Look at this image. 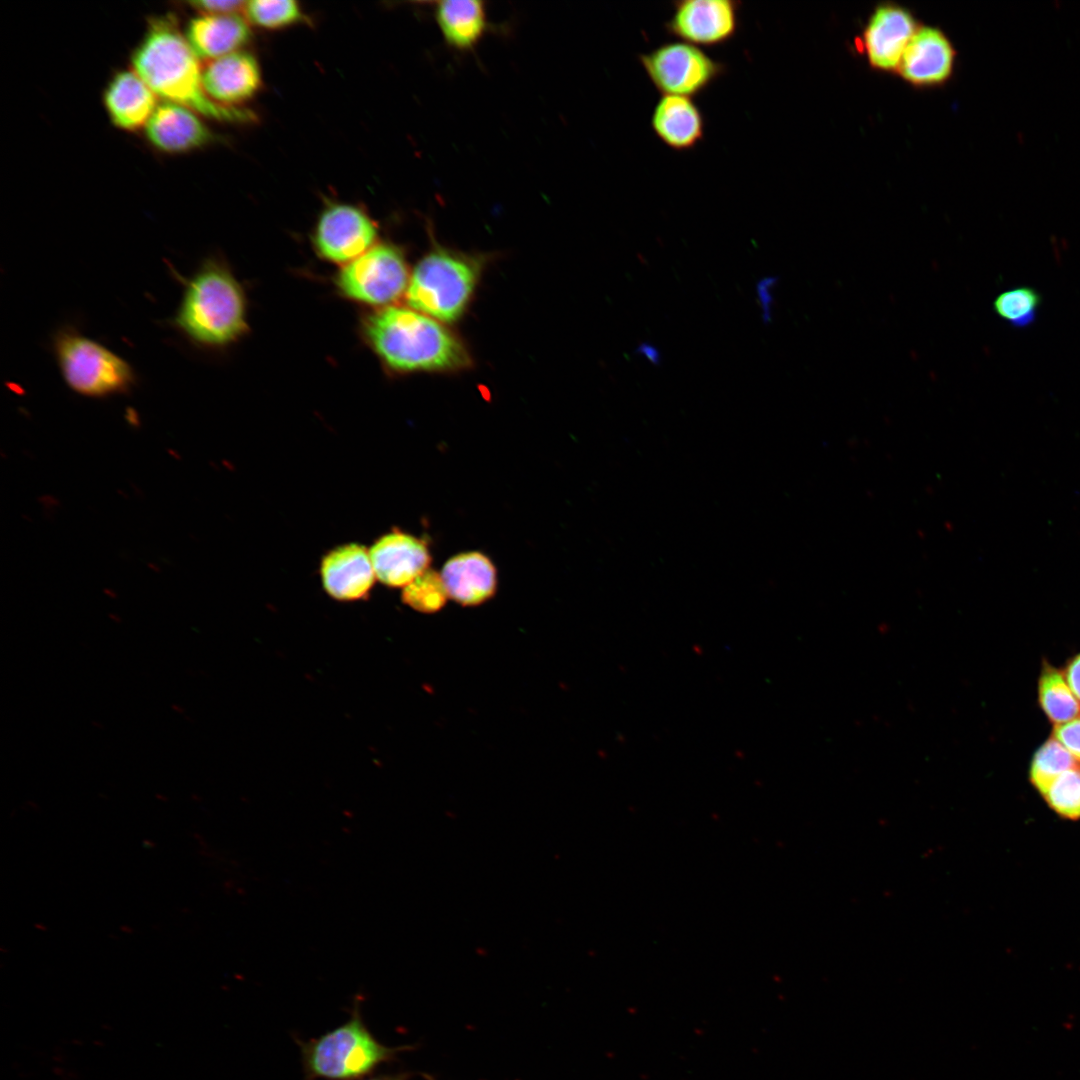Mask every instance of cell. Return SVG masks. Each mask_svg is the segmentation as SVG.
<instances>
[{
    "instance_id": "obj_23",
    "label": "cell",
    "mask_w": 1080,
    "mask_h": 1080,
    "mask_svg": "<svg viewBox=\"0 0 1080 1080\" xmlns=\"http://www.w3.org/2000/svg\"><path fill=\"white\" fill-rule=\"evenodd\" d=\"M1076 767H1079L1078 761L1059 741L1051 738L1036 751L1030 778L1033 785L1044 795L1060 774Z\"/></svg>"
},
{
    "instance_id": "obj_26",
    "label": "cell",
    "mask_w": 1080,
    "mask_h": 1080,
    "mask_svg": "<svg viewBox=\"0 0 1080 1080\" xmlns=\"http://www.w3.org/2000/svg\"><path fill=\"white\" fill-rule=\"evenodd\" d=\"M243 12L249 23L266 29L288 27L303 17L299 4L293 0L246 1Z\"/></svg>"
},
{
    "instance_id": "obj_7",
    "label": "cell",
    "mask_w": 1080,
    "mask_h": 1080,
    "mask_svg": "<svg viewBox=\"0 0 1080 1080\" xmlns=\"http://www.w3.org/2000/svg\"><path fill=\"white\" fill-rule=\"evenodd\" d=\"M637 58L662 95L698 96L728 70L724 62L712 58L700 47L679 40L664 42Z\"/></svg>"
},
{
    "instance_id": "obj_20",
    "label": "cell",
    "mask_w": 1080,
    "mask_h": 1080,
    "mask_svg": "<svg viewBox=\"0 0 1080 1080\" xmlns=\"http://www.w3.org/2000/svg\"><path fill=\"white\" fill-rule=\"evenodd\" d=\"M184 35L197 57L209 61L240 51L251 30L238 13L199 14L188 22Z\"/></svg>"
},
{
    "instance_id": "obj_30",
    "label": "cell",
    "mask_w": 1080,
    "mask_h": 1080,
    "mask_svg": "<svg viewBox=\"0 0 1080 1080\" xmlns=\"http://www.w3.org/2000/svg\"><path fill=\"white\" fill-rule=\"evenodd\" d=\"M1065 679L1075 697L1080 701V654L1067 666Z\"/></svg>"
},
{
    "instance_id": "obj_4",
    "label": "cell",
    "mask_w": 1080,
    "mask_h": 1080,
    "mask_svg": "<svg viewBox=\"0 0 1080 1080\" xmlns=\"http://www.w3.org/2000/svg\"><path fill=\"white\" fill-rule=\"evenodd\" d=\"M483 264L480 257L432 249L411 273L405 295L409 307L442 323L458 320L472 299Z\"/></svg>"
},
{
    "instance_id": "obj_29",
    "label": "cell",
    "mask_w": 1080,
    "mask_h": 1080,
    "mask_svg": "<svg viewBox=\"0 0 1080 1080\" xmlns=\"http://www.w3.org/2000/svg\"><path fill=\"white\" fill-rule=\"evenodd\" d=\"M245 3L237 0H202L190 2V5L200 14H235L243 11Z\"/></svg>"
},
{
    "instance_id": "obj_3",
    "label": "cell",
    "mask_w": 1080,
    "mask_h": 1080,
    "mask_svg": "<svg viewBox=\"0 0 1080 1080\" xmlns=\"http://www.w3.org/2000/svg\"><path fill=\"white\" fill-rule=\"evenodd\" d=\"M179 279L182 297L169 323L192 345L222 348L245 331L244 293L223 262L206 259L192 276Z\"/></svg>"
},
{
    "instance_id": "obj_6",
    "label": "cell",
    "mask_w": 1080,
    "mask_h": 1080,
    "mask_svg": "<svg viewBox=\"0 0 1080 1080\" xmlns=\"http://www.w3.org/2000/svg\"><path fill=\"white\" fill-rule=\"evenodd\" d=\"M52 349L64 382L80 395L108 397L126 393L135 384V372L125 359L74 327L59 328Z\"/></svg>"
},
{
    "instance_id": "obj_9",
    "label": "cell",
    "mask_w": 1080,
    "mask_h": 1080,
    "mask_svg": "<svg viewBox=\"0 0 1080 1080\" xmlns=\"http://www.w3.org/2000/svg\"><path fill=\"white\" fill-rule=\"evenodd\" d=\"M742 3L735 0H679L664 23L666 33L679 41L715 47L731 41L740 29Z\"/></svg>"
},
{
    "instance_id": "obj_33",
    "label": "cell",
    "mask_w": 1080,
    "mask_h": 1080,
    "mask_svg": "<svg viewBox=\"0 0 1080 1080\" xmlns=\"http://www.w3.org/2000/svg\"><path fill=\"white\" fill-rule=\"evenodd\" d=\"M409 1078H410V1074L404 1072V1073L385 1074V1075L374 1076V1077H371V1078H367L365 1080H409Z\"/></svg>"
},
{
    "instance_id": "obj_27",
    "label": "cell",
    "mask_w": 1080,
    "mask_h": 1080,
    "mask_svg": "<svg viewBox=\"0 0 1080 1080\" xmlns=\"http://www.w3.org/2000/svg\"><path fill=\"white\" fill-rule=\"evenodd\" d=\"M1048 804L1060 815L1080 817V767L1060 774L1044 794Z\"/></svg>"
},
{
    "instance_id": "obj_18",
    "label": "cell",
    "mask_w": 1080,
    "mask_h": 1080,
    "mask_svg": "<svg viewBox=\"0 0 1080 1080\" xmlns=\"http://www.w3.org/2000/svg\"><path fill=\"white\" fill-rule=\"evenodd\" d=\"M448 597L462 606H478L497 590V570L491 559L478 551L459 553L442 567Z\"/></svg>"
},
{
    "instance_id": "obj_8",
    "label": "cell",
    "mask_w": 1080,
    "mask_h": 1080,
    "mask_svg": "<svg viewBox=\"0 0 1080 1080\" xmlns=\"http://www.w3.org/2000/svg\"><path fill=\"white\" fill-rule=\"evenodd\" d=\"M410 276L401 251L381 243L347 263L336 282L346 297L383 308L406 295Z\"/></svg>"
},
{
    "instance_id": "obj_25",
    "label": "cell",
    "mask_w": 1080,
    "mask_h": 1080,
    "mask_svg": "<svg viewBox=\"0 0 1080 1080\" xmlns=\"http://www.w3.org/2000/svg\"><path fill=\"white\" fill-rule=\"evenodd\" d=\"M448 598L441 574L431 568L402 588L401 594L404 604L422 613L439 611Z\"/></svg>"
},
{
    "instance_id": "obj_17",
    "label": "cell",
    "mask_w": 1080,
    "mask_h": 1080,
    "mask_svg": "<svg viewBox=\"0 0 1080 1080\" xmlns=\"http://www.w3.org/2000/svg\"><path fill=\"white\" fill-rule=\"evenodd\" d=\"M650 127L665 146L676 152H685L703 141L706 120L692 98L661 95L651 112Z\"/></svg>"
},
{
    "instance_id": "obj_1",
    "label": "cell",
    "mask_w": 1080,
    "mask_h": 1080,
    "mask_svg": "<svg viewBox=\"0 0 1080 1080\" xmlns=\"http://www.w3.org/2000/svg\"><path fill=\"white\" fill-rule=\"evenodd\" d=\"M132 70L165 101L222 121H249L251 112L212 101L202 84V67L171 15L154 17L131 55Z\"/></svg>"
},
{
    "instance_id": "obj_5",
    "label": "cell",
    "mask_w": 1080,
    "mask_h": 1080,
    "mask_svg": "<svg viewBox=\"0 0 1080 1080\" xmlns=\"http://www.w3.org/2000/svg\"><path fill=\"white\" fill-rule=\"evenodd\" d=\"M300 1047L306 1080H360L409 1049L380 1043L366 1027L357 1002L348 1021Z\"/></svg>"
},
{
    "instance_id": "obj_16",
    "label": "cell",
    "mask_w": 1080,
    "mask_h": 1080,
    "mask_svg": "<svg viewBox=\"0 0 1080 1080\" xmlns=\"http://www.w3.org/2000/svg\"><path fill=\"white\" fill-rule=\"evenodd\" d=\"M145 135L154 148L169 154L198 149L213 139L198 113L169 101L157 105L145 125Z\"/></svg>"
},
{
    "instance_id": "obj_24",
    "label": "cell",
    "mask_w": 1080,
    "mask_h": 1080,
    "mask_svg": "<svg viewBox=\"0 0 1080 1080\" xmlns=\"http://www.w3.org/2000/svg\"><path fill=\"white\" fill-rule=\"evenodd\" d=\"M1040 303L1039 293L1023 286L1002 292L993 306L995 312L1013 327L1025 328L1035 321Z\"/></svg>"
},
{
    "instance_id": "obj_12",
    "label": "cell",
    "mask_w": 1080,
    "mask_h": 1080,
    "mask_svg": "<svg viewBox=\"0 0 1080 1080\" xmlns=\"http://www.w3.org/2000/svg\"><path fill=\"white\" fill-rule=\"evenodd\" d=\"M956 57V49L943 30L936 26L920 25L896 73L914 88L940 87L951 79Z\"/></svg>"
},
{
    "instance_id": "obj_21",
    "label": "cell",
    "mask_w": 1080,
    "mask_h": 1080,
    "mask_svg": "<svg viewBox=\"0 0 1080 1080\" xmlns=\"http://www.w3.org/2000/svg\"><path fill=\"white\" fill-rule=\"evenodd\" d=\"M435 19L446 43L461 51L473 49L487 29L484 3L477 0L439 1Z\"/></svg>"
},
{
    "instance_id": "obj_31",
    "label": "cell",
    "mask_w": 1080,
    "mask_h": 1080,
    "mask_svg": "<svg viewBox=\"0 0 1080 1080\" xmlns=\"http://www.w3.org/2000/svg\"><path fill=\"white\" fill-rule=\"evenodd\" d=\"M774 282H775L774 278H767V279L761 280L758 283V286H757L758 295H759V298H760V301H761V304H762V307H763V310H764L763 318L765 320L769 319V313H770L769 312L770 311L769 306H770V303L772 301V297H771V294H770V288H771V286L773 285Z\"/></svg>"
},
{
    "instance_id": "obj_2",
    "label": "cell",
    "mask_w": 1080,
    "mask_h": 1080,
    "mask_svg": "<svg viewBox=\"0 0 1080 1080\" xmlns=\"http://www.w3.org/2000/svg\"><path fill=\"white\" fill-rule=\"evenodd\" d=\"M363 332L384 364L397 372H451L472 364L461 338L410 307L379 308L367 316Z\"/></svg>"
},
{
    "instance_id": "obj_14",
    "label": "cell",
    "mask_w": 1080,
    "mask_h": 1080,
    "mask_svg": "<svg viewBox=\"0 0 1080 1080\" xmlns=\"http://www.w3.org/2000/svg\"><path fill=\"white\" fill-rule=\"evenodd\" d=\"M320 576L327 594L344 602L366 600L377 579L369 549L357 543L337 546L325 554Z\"/></svg>"
},
{
    "instance_id": "obj_22",
    "label": "cell",
    "mask_w": 1080,
    "mask_h": 1080,
    "mask_svg": "<svg viewBox=\"0 0 1080 1080\" xmlns=\"http://www.w3.org/2000/svg\"><path fill=\"white\" fill-rule=\"evenodd\" d=\"M1039 701L1044 712L1056 724L1080 716V701L1071 691L1065 677L1050 666L1045 667L1040 677Z\"/></svg>"
},
{
    "instance_id": "obj_32",
    "label": "cell",
    "mask_w": 1080,
    "mask_h": 1080,
    "mask_svg": "<svg viewBox=\"0 0 1080 1080\" xmlns=\"http://www.w3.org/2000/svg\"><path fill=\"white\" fill-rule=\"evenodd\" d=\"M636 352L641 353L642 355H645L648 358V360L652 361L654 364L659 363L660 355H659L657 349L654 346L650 345V344H647V343L640 344L638 346Z\"/></svg>"
},
{
    "instance_id": "obj_19",
    "label": "cell",
    "mask_w": 1080,
    "mask_h": 1080,
    "mask_svg": "<svg viewBox=\"0 0 1080 1080\" xmlns=\"http://www.w3.org/2000/svg\"><path fill=\"white\" fill-rule=\"evenodd\" d=\"M103 101L112 124L126 131L144 127L158 105L157 95L133 70H121L112 76Z\"/></svg>"
},
{
    "instance_id": "obj_34",
    "label": "cell",
    "mask_w": 1080,
    "mask_h": 1080,
    "mask_svg": "<svg viewBox=\"0 0 1080 1080\" xmlns=\"http://www.w3.org/2000/svg\"><path fill=\"white\" fill-rule=\"evenodd\" d=\"M429 1080H432V1079H429Z\"/></svg>"
},
{
    "instance_id": "obj_15",
    "label": "cell",
    "mask_w": 1080,
    "mask_h": 1080,
    "mask_svg": "<svg viewBox=\"0 0 1080 1080\" xmlns=\"http://www.w3.org/2000/svg\"><path fill=\"white\" fill-rule=\"evenodd\" d=\"M261 81L257 60L246 51L209 60L202 67L205 93L212 101L227 107H237L252 98L260 89Z\"/></svg>"
},
{
    "instance_id": "obj_11",
    "label": "cell",
    "mask_w": 1080,
    "mask_h": 1080,
    "mask_svg": "<svg viewBox=\"0 0 1080 1080\" xmlns=\"http://www.w3.org/2000/svg\"><path fill=\"white\" fill-rule=\"evenodd\" d=\"M376 236L375 223L362 209L337 203L322 211L313 240L323 258L349 263L373 247Z\"/></svg>"
},
{
    "instance_id": "obj_13",
    "label": "cell",
    "mask_w": 1080,
    "mask_h": 1080,
    "mask_svg": "<svg viewBox=\"0 0 1080 1080\" xmlns=\"http://www.w3.org/2000/svg\"><path fill=\"white\" fill-rule=\"evenodd\" d=\"M376 578L384 585L404 588L430 568L426 541L399 529L379 537L369 549Z\"/></svg>"
},
{
    "instance_id": "obj_28",
    "label": "cell",
    "mask_w": 1080,
    "mask_h": 1080,
    "mask_svg": "<svg viewBox=\"0 0 1080 1080\" xmlns=\"http://www.w3.org/2000/svg\"><path fill=\"white\" fill-rule=\"evenodd\" d=\"M1053 738L1059 741L1080 762V716L1065 723L1056 724L1053 730Z\"/></svg>"
},
{
    "instance_id": "obj_10",
    "label": "cell",
    "mask_w": 1080,
    "mask_h": 1080,
    "mask_svg": "<svg viewBox=\"0 0 1080 1080\" xmlns=\"http://www.w3.org/2000/svg\"><path fill=\"white\" fill-rule=\"evenodd\" d=\"M919 26L908 8L893 2L881 3L869 15L857 40L858 48L873 70L896 72Z\"/></svg>"
}]
</instances>
